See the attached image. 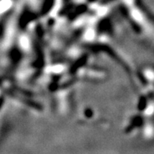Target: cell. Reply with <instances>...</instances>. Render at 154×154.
Returning a JSON list of instances; mask_svg holds the SVG:
<instances>
[{"instance_id":"obj_1","label":"cell","mask_w":154,"mask_h":154,"mask_svg":"<svg viewBox=\"0 0 154 154\" xmlns=\"http://www.w3.org/2000/svg\"><path fill=\"white\" fill-rule=\"evenodd\" d=\"M9 4L7 2H2L0 5V13L3 12L4 11H5L6 9L9 7Z\"/></svg>"}]
</instances>
